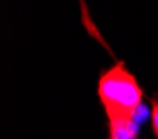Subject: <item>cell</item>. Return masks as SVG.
Returning <instances> with one entry per match:
<instances>
[{"label": "cell", "instance_id": "cell-3", "mask_svg": "<svg viewBox=\"0 0 158 139\" xmlns=\"http://www.w3.org/2000/svg\"><path fill=\"white\" fill-rule=\"evenodd\" d=\"M108 139H115V137H108Z\"/></svg>", "mask_w": 158, "mask_h": 139}, {"label": "cell", "instance_id": "cell-2", "mask_svg": "<svg viewBox=\"0 0 158 139\" xmlns=\"http://www.w3.org/2000/svg\"><path fill=\"white\" fill-rule=\"evenodd\" d=\"M152 111H150V128L153 136L158 139V95H153L150 98Z\"/></svg>", "mask_w": 158, "mask_h": 139}, {"label": "cell", "instance_id": "cell-1", "mask_svg": "<svg viewBox=\"0 0 158 139\" xmlns=\"http://www.w3.org/2000/svg\"><path fill=\"white\" fill-rule=\"evenodd\" d=\"M97 96L108 123L136 121L145 91L138 79L122 60L102 70L97 83Z\"/></svg>", "mask_w": 158, "mask_h": 139}]
</instances>
